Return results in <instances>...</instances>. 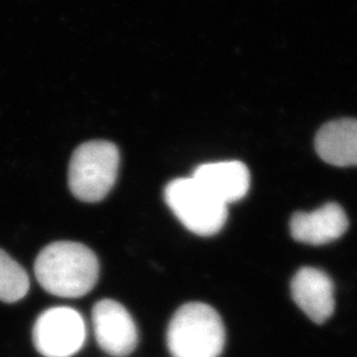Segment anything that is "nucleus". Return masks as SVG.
Here are the masks:
<instances>
[{
  "mask_svg": "<svg viewBox=\"0 0 357 357\" xmlns=\"http://www.w3.org/2000/svg\"><path fill=\"white\" fill-rule=\"evenodd\" d=\"M41 287L60 298H81L90 293L100 275L98 258L88 246L59 241L45 246L35 261Z\"/></svg>",
  "mask_w": 357,
  "mask_h": 357,
  "instance_id": "1",
  "label": "nucleus"
},
{
  "mask_svg": "<svg viewBox=\"0 0 357 357\" xmlns=\"http://www.w3.org/2000/svg\"><path fill=\"white\" fill-rule=\"evenodd\" d=\"M167 347L172 357H220L225 328L213 307L192 302L180 307L168 324Z\"/></svg>",
  "mask_w": 357,
  "mask_h": 357,
  "instance_id": "2",
  "label": "nucleus"
},
{
  "mask_svg": "<svg viewBox=\"0 0 357 357\" xmlns=\"http://www.w3.org/2000/svg\"><path fill=\"white\" fill-rule=\"evenodd\" d=\"M119 151L114 143L90 141L77 147L69 163L68 181L73 196L84 203H97L114 187Z\"/></svg>",
  "mask_w": 357,
  "mask_h": 357,
  "instance_id": "3",
  "label": "nucleus"
},
{
  "mask_svg": "<svg viewBox=\"0 0 357 357\" xmlns=\"http://www.w3.org/2000/svg\"><path fill=\"white\" fill-rule=\"evenodd\" d=\"M165 200L178 221L202 237L217 234L228 218V205L217 200L192 176L168 183Z\"/></svg>",
  "mask_w": 357,
  "mask_h": 357,
  "instance_id": "4",
  "label": "nucleus"
},
{
  "mask_svg": "<svg viewBox=\"0 0 357 357\" xmlns=\"http://www.w3.org/2000/svg\"><path fill=\"white\" fill-rule=\"evenodd\" d=\"M85 340V320L70 307L44 311L33 326V344L44 357H72L84 347Z\"/></svg>",
  "mask_w": 357,
  "mask_h": 357,
  "instance_id": "5",
  "label": "nucleus"
},
{
  "mask_svg": "<svg viewBox=\"0 0 357 357\" xmlns=\"http://www.w3.org/2000/svg\"><path fill=\"white\" fill-rule=\"evenodd\" d=\"M93 330L101 349L113 356H128L138 345V328L128 310L113 299L93 307Z\"/></svg>",
  "mask_w": 357,
  "mask_h": 357,
  "instance_id": "6",
  "label": "nucleus"
},
{
  "mask_svg": "<svg viewBox=\"0 0 357 357\" xmlns=\"http://www.w3.org/2000/svg\"><path fill=\"white\" fill-rule=\"evenodd\" d=\"M291 296L296 306L318 324L330 319L333 314V282L323 270H298L291 281Z\"/></svg>",
  "mask_w": 357,
  "mask_h": 357,
  "instance_id": "7",
  "label": "nucleus"
},
{
  "mask_svg": "<svg viewBox=\"0 0 357 357\" xmlns=\"http://www.w3.org/2000/svg\"><path fill=\"white\" fill-rule=\"evenodd\" d=\"M348 225L344 209L336 203H327L312 212H296L290 221V231L295 241L318 246L340 238Z\"/></svg>",
  "mask_w": 357,
  "mask_h": 357,
  "instance_id": "8",
  "label": "nucleus"
},
{
  "mask_svg": "<svg viewBox=\"0 0 357 357\" xmlns=\"http://www.w3.org/2000/svg\"><path fill=\"white\" fill-rule=\"evenodd\" d=\"M192 178L227 205L240 202L250 188V172L238 160L205 163L193 171Z\"/></svg>",
  "mask_w": 357,
  "mask_h": 357,
  "instance_id": "9",
  "label": "nucleus"
},
{
  "mask_svg": "<svg viewBox=\"0 0 357 357\" xmlns=\"http://www.w3.org/2000/svg\"><path fill=\"white\" fill-rule=\"evenodd\" d=\"M315 150L331 166H357V119L342 118L321 126L315 137Z\"/></svg>",
  "mask_w": 357,
  "mask_h": 357,
  "instance_id": "10",
  "label": "nucleus"
},
{
  "mask_svg": "<svg viewBox=\"0 0 357 357\" xmlns=\"http://www.w3.org/2000/svg\"><path fill=\"white\" fill-rule=\"evenodd\" d=\"M29 290V277L11 255L0 249V301L15 303Z\"/></svg>",
  "mask_w": 357,
  "mask_h": 357,
  "instance_id": "11",
  "label": "nucleus"
}]
</instances>
